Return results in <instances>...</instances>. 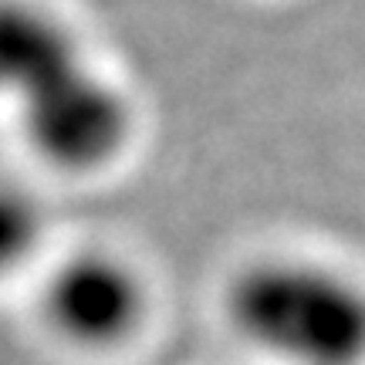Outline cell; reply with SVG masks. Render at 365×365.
Segmentation results:
<instances>
[{"mask_svg": "<svg viewBox=\"0 0 365 365\" xmlns=\"http://www.w3.org/2000/svg\"><path fill=\"white\" fill-rule=\"evenodd\" d=\"M153 287L115 247H78L54 261L38 287V325L75 355H115L143 335Z\"/></svg>", "mask_w": 365, "mask_h": 365, "instance_id": "3", "label": "cell"}, {"mask_svg": "<svg viewBox=\"0 0 365 365\" xmlns=\"http://www.w3.org/2000/svg\"><path fill=\"white\" fill-rule=\"evenodd\" d=\"M88 61L75 27L41 0H0V98L21 105Z\"/></svg>", "mask_w": 365, "mask_h": 365, "instance_id": "4", "label": "cell"}, {"mask_svg": "<svg viewBox=\"0 0 365 365\" xmlns=\"http://www.w3.org/2000/svg\"><path fill=\"white\" fill-rule=\"evenodd\" d=\"M220 301L227 328L274 365H365V284L335 264L254 257Z\"/></svg>", "mask_w": 365, "mask_h": 365, "instance_id": "1", "label": "cell"}, {"mask_svg": "<svg viewBox=\"0 0 365 365\" xmlns=\"http://www.w3.org/2000/svg\"><path fill=\"white\" fill-rule=\"evenodd\" d=\"M44 210L17 182L0 180V284L24 271L44 244Z\"/></svg>", "mask_w": 365, "mask_h": 365, "instance_id": "5", "label": "cell"}, {"mask_svg": "<svg viewBox=\"0 0 365 365\" xmlns=\"http://www.w3.org/2000/svg\"><path fill=\"white\" fill-rule=\"evenodd\" d=\"M27 153L54 176L91 180L118 166L135 143L129 91L88 61L14 105Z\"/></svg>", "mask_w": 365, "mask_h": 365, "instance_id": "2", "label": "cell"}]
</instances>
